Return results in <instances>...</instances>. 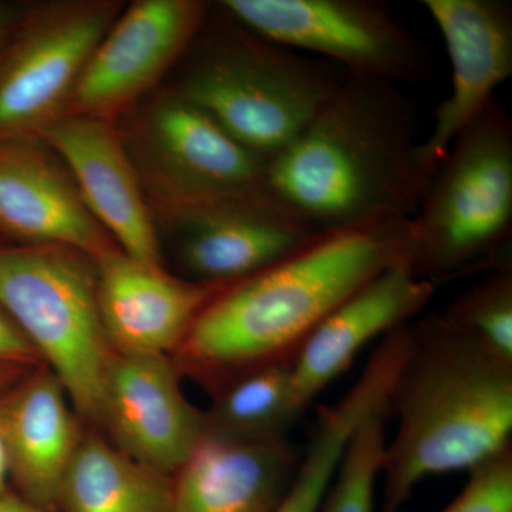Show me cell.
Instances as JSON below:
<instances>
[{
    "label": "cell",
    "mask_w": 512,
    "mask_h": 512,
    "mask_svg": "<svg viewBox=\"0 0 512 512\" xmlns=\"http://www.w3.org/2000/svg\"><path fill=\"white\" fill-rule=\"evenodd\" d=\"M0 308L35 346L82 419L100 427L113 357L93 259L55 244L0 245Z\"/></svg>",
    "instance_id": "obj_6"
},
{
    "label": "cell",
    "mask_w": 512,
    "mask_h": 512,
    "mask_svg": "<svg viewBox=\"0 0 512 512\" xmlns=\"http://www.w3.org/2000/svg\"><path fill=\"white\" fill-rule=\"evenodd\" d=\"M220 9L224 25L207 35L200 30L173 90L268 163L309 126L342 79Z\"/></svg>",
    "instance_id": "obj_4"
},
{
    "label": "cell",
    "mask_w": 512,
    "mask_h": 512,
    "mask_svg": "<svg viewBox=\"0 0 512 512\" xmlns=\"http://www.w3.org/2000/svg\"><path fill=\"white\" fill-rule=\"evenodd\" d=\"M178 259L192 281L232 285L264 271L322 232L272 197L222 202L171 222Z\"/></svg>",
    "instance_id": "obj_15"
},
{
    "label": "cell",
    "mask_w": 512,
    "mask_h": 512,
    "mask_svg": "<svg viewBox=\"0 0 512 512\" xmlns=\"http://www.w3.org/2000/svg\"><path fill=\"white\" fill-rule=\"evenodd\" d=\"M93 262L101 325L121 356L174 355L208 303L231 286L178 278L119 247Z\"/></svg>",
    "instance_id": "obj_13"
},
{
    "label": "cell",
    "mask_w": 512,
    "mask_h": 512,
    "mask_svg": "<svg viewBox=\"0 0 512 512\" xmlns=\"http://www.w3.org/2000/svg\"><path fill=\"white\" fill-rule=\"evenodd\" d=\"M299 463L286 437L245 440L205 431L174 476V512H274Z\"/></svg>",
    "instance_id": "obj_19"
},
{
    "label": "cell",
    "mask_w": 512,
    "mask_h": 512,
    "mask_svg": "<svg viewBox=\"0 0 512 512\" xmlns=\"http://www.w3.org/2000/svg\"><path fill=\"white\" fill-rule=\"evenodd\" d=\"M16 18L13 15L12 9L8 6L0 5V56L5 52L8 46L10 37L15 32Z\"/></svg>",
    "instance_id": "obj_29"
},
{
    "label": "cell",
    "mask_w": 512,
    "mask_h": 512,
    "mask_svg": "<svg viewBox=\"0 0 512 512\" xmlns=\"http://www.w3.org/2000/svg\"><path fill=\"white\" fill-rule=\"evenodd\" d=\"M33 369L36 367L20 365V363L0 362V397L8 393Z\"/></svg>",
    "instance_id": "obj_27"
},
{
    "label": "cell",
    "mask_w": 512,
    "mask_h": 512,
    "mask_svg": "<svg viewBox=\"0 0 512 512\" xmlns=\"http://www.w3.org/2000/svg\"><path fill=\"white\" fill-rule=\"evenodd\" d=\"M220 6L252 32L329 57L350 76L396 84L427 74L423 47L373 0H224Z\"/></svg>",
    "instance_id": "obj_9"
},
{
    "label": "cell",
    "mask_w": 512,
    "mask_h": 512,
    "mask_svg": "<svg viewBox=\"0 0 512 512\" xmlns=\"http://www.w3.org/2000/svg\"><path fill=\"white\" fill-rule=\"evenodd\" d=\"M100 427L128 457L174 477L205 433V419L184 396L173 357L114 355Z\"/></svg>",
    "instance_id": "obj_11"
},
{
    "label": "cell",
    "mask_w": 512,
    "mask_h": 512,
    "mask_svg": "<svg viewBox=\"0 0 512 512\" xmlns=\"http://www.w3.org/2000/svg\"><path fill=\"white\" fill-rule=\"evenodd\" d=\"M0 512H49L37 508L35 505L29 504L28 501L20 498L18 494L13 491H8L2 498H0Z\"/></svg>",
    "instance_id": "obj_28"
},
{
    "label": "cell",
    "mask_w": 512,
    "mask_h": 512,
    "mask_svg": "<svg viewBox=\"0 0 512 512\" xmlns=\"http://www.w3.org/2000/svg\"><path fill=\"white\" fill-rule=\"evenodd\" d=\"M440 316L488 355L512 366V259L490 269Z\"/></svg>",
    "instance_id": "obj_23"
},
{
    "label": "cell",
    "mask_w": 512,
    "mask_h": 512,
    "mask_svg": "<svg viewBox=\"0 0 512 512\" xmlns=\"http://www.w3.org/2000/svg\"><path fill=\"white\" fill-rule=\"evenodd\" d=\"M66 165L87 210L117 247L148 265H161L150 202L127 144L110 120L63 116L40 134Z\"/></svg>",
    "instance_id": "obj_12"
},
{
    "label": "cell",
    "mask_w": 512,
    "mask_h": 512,
    "mask_svg": "<svg viewBox=\"0 0 512 512\" xmlns=\"http://www.w3.org/2000/svg\"><path fill=\"white\" fill-rule=\"evenodd\" d=\"M387 410L397 430L384 447L382 512H400L424 478L471 470L512 446V366L434 313L410 323Z\"/></svg>",
    "instance_id": "obj_3"
},
{
    "label": "cell",
    "mask_w": 512,
    "mask_h": 512,
    "mask_svg": "<svg viewBox=\"0 0 512 512\" xmlns=\"http://www.w3.org/2000/svg\"><path fill=\"white\" fill-rule=\"evenodd\" d=\"M439 286L414 274L406 258L387 266L315 329L291 367L296 409L305 412L372 340L409 325Z\"/></svg>",
    "instance_id": "obj_16"
},
{
    "label": "cell",
    "mask_w": 512,
    "mask_h": 512,
    "mask_svg": "<svg viewBox=\"0 0 512 512\" xmlns=\"http://www.w3.org/2000/svg\"><path fill=\"white\" fill-rule=\"evenodd\" d=\"M36 141H0V231L20 244L63 245L92 259L117 247L69 173Z\"/></svg>",
    "instance_id": "obj_17"
},
{
    "label": "cell",
    "mask_w": 512,
    "mask_h": 512,
    "mask_svg": "<svg viewBox=\"0 0 512 512\" xmlns=\"http://www.w3.org/2000/svg\"><path fill=\"white\" fill-rule=\"evenodd\" d=\"M440 512H512V446L468 470L463 490Z\"/></svg>",
    "instance_id": "obj_25"
},
{
    "label": "cell",
    "mask_w": 512,
    "mask_h": 512,
    "mask_svg": "<svg viewBox=\"0 0 512 512\" xmlns=\"http://www.w3.org/2000/svg\"><path fill=\"white\" fill-rule=\"evenodd\" d=\"M291 363L259 367L215 390L205 431L245 440L285 439L301 416L292 392Z\"/></svg>",
    "instance_id": "obj_21"
},
{
    "label": "cell",
    "mask_w": 512,
    "mask_h": 512,
    "mask_svg": "<svg viewBox=\"0 0 512 512\" xmlns=\"http://www.w3.org/2000/svg\"><path fill=\"white\" fill-rule=\"evenodd\" d=\"M382 410L360 424L350 439L319 512H375L376 483L382 473L386 420Z\"/></svg>",
    "instance_id": "obj_24"
},
{
    "label": "cell",
    "mask_w": 512,
    "mask_h": 512,
    "mask_svg": "<svg viewBox=\"0 0 512 512\" xmlns=\"http://www.w3.org/2000/svg\"><path fill=\"white\" fill-rule=\"evenodd\" d=\"M407 235L410 268L437 286L511 261L512 121L497 100L454 138Z\"/></svg>",
    "instance_id": "obj_5"
},
{
    "label": "cell",
    "mask_w": 512,
    "mask_h": 512,
    "mask_svg": "<svg viewBox=\"0 0 512 512\" xmlns=\"http://www.w3.org/2000/svg\"><path fill=\"white\" fill-rule=\"evenodd\" d=\"M407 222L322 232L295 254L228 286L175 350L178 370L214 393L259 367L292 365L326 316L406 258Z\"/></svg>",
    "instance_id": "obj_2"
},
{
    "label": "cell",
    "mask_w": 512,
    "mask_h": 512,
    "mask_svg": "<svg viewBox=\"0 0 512 512\" xmlns=\"http://www.w3.org/2000/svg\"><path fill=\"white\" fill-rule=\"evenodd\" d=\"M134 140L147 198L170 222L222 202L272 197L266 161L174 90L138 120Z\"/></svg>",
    "instance_id": "obj_7"
},
{
    "label": "cell",
    "mask_w": 512,
    "mask_h": 512,
    "mask_svg": "<svg viewBox=\"0 0 512 512\" xmlns=\"http://www.w3.org/2000/svg\"><path fill=\"white\" fill-rule=\"evenodd\" d=\"M63 384L49 367L30 370L0 397V434L20 498L57 510L60 485L84 431Z\"/></svg>",
    "instance_id": "obj_18"
},
{
    "label": "cell",
    "mask_w": 512,
    "mask_h": 512,
    "mask_svg": "<svg viewBox=\"0 0 512 512\" xmlns=\"http://www.w3.org/2000/svg\"><path fill=\"white\" fill-rule=\"evenodd\" d=\"M446 43L451 93L434 110L420 141V158L431 175L454 138L495 99L512 74V8L505 0H423Z\"/></svg>",
    "instance_id": "obj_14"
},
{
    "label": "cell",
    "mask_w": 512,
    "mask_h": 512,
    "mask_svg": "<svg viewBox=\"0 0 512 512\" xmlns=\"http://www.w3.org/2000/svg\"><path fill=\"white\" fill-rule=\"evenodd\" d=\"M431 180L409 101L396 84L350 74L266 163L269 194L319 232L409 221Z\"/></svg>",
    "instance_id": "obj_1"
},
{
    "label": "cell",
    "mask_w": 512,
    "mask_h": 512,
    "mask_svg": "<svg viewBox=\"0 0 512 512\" xmlns=\"http://www.w3.org/2000/svg\"><path fill=\"white\" fill-rule=\"evenodd\" d=\"M121 10L110 0L50 3L20 23L0 56V141L39 140L64 116Z\"/></svg>",
    "instance_id": "obj_8"
},
{
    "label": "cell",
    "mask_w": 512,
    "mask_h": 512,
    "mask_svg": "<svg viewBox=\"0 0 512 512\" xmlns=\"http://www.w3.org/2000/svg\"><path fill=\"white\" fill-rule=\"evenodd\" d=\"M210 6L198 0H137L114 20L74 87L64 116L113 120L180 62Z\"/></svg>",
    "instance_id": "obj_10"
},
{
    "label": "cell",
    "mask_w": 512,
    "mask_h": 512,
    "mask_svg": "<svg viewBox=\"0 0 512 512\" xmlns=\"http://www.w3.org/2000/svg\"><path fill=\"white\" fill-rule=\"evenodd\" d=\"M379 409V393L362 380L338 402L320 407L291 488L274 512H319L350 439Z\"/></svg>",
    "instance_id": "obj_22"
},
{
    "label": "cell",
    "mask_w": 512,
    "mask_h": 512,
    "mask_svg": "<svg viewBox=\"0 0 512 512\" xmlns=\"http://www.w3.org/2000/svg\"><path fill=\"white\" fill-rule=\"evenodd\" d=\"M0 362L39 367L43 360L22 330L0 308Z\"/></svg>",
    "instance_id": "obj_26"
},
{
    "label": "cell",
    "mask_w": 512,
    "mask_h": 512,
    "mask_svg": "<svg viewBox=\"0 0 512 512\" xmlns=\"http://www.w3.org/2000/svg\"><path fill=\"white\" fill-rule=\"evenodd\" d=\"M62 512H174V477L84 433L60 485Z\"/></svg>",
    "instance_id": "obj_20"
},
{
    "label": "cell",
    "mask_w": 512,
    "mask_h": 512,
    "mask_svg": "<svg viewBox=\"0 0 512 512\" xmlns=\"http://www.w3.org/2000/svg\"><path fill=\"white\" fill-rule=\"evenodd\" d=\"M8 478V458H6L5 444H3L2 434H0V498L9 491L8 487H6Z\"/></svg>",
    "instance_id": "obj_30"
}]
</instances>
